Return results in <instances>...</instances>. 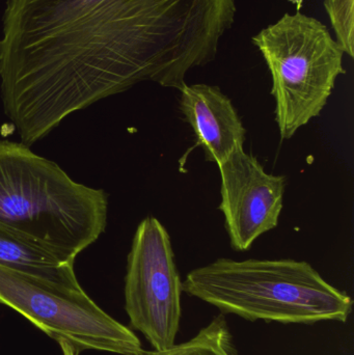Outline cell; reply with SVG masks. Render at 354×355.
<instances>
[{
    "label": "cell",
    "instance_id": "obj_1",
    "mask_svg": "<svg viewBox=\"0 0 354 355\" xmlns=\"http://www.w3.org/2000/svg\"><path fill=\"white\" fill-rule=\"evenodd\" d=\"M236 0H6L4 114L30 147L67 116L143 81L180 91L215 60Z\"/></svg>",
    "mask_w": 354,
    "mask_h": 355
},
{
    "label": "cell",
    "instance_id": "obj_2",
    "mask_svg": "<svg viewBox=\"0 0 354 355\" xmlns=\"http://www.w3.org/2000/svg\"><path fill=\"white\" fill-rule=\"evenodd\" d=\"M182 291L249 321L312 325L345 323L353 300L305 261L218 259L193 269Z\"/></svg>",
    "mask_w": 354,
    "mask_h": 355
},
{
    "label": "cell",
    "instance_id": "obj_3",
    "mask_svg": "<svg viewBox=\"0 0 354 355\" xmlns=\"http://www.w3.org/2000/svg\"><path fill=\"white\" fill-rule=\"evenodd\" d=\"M107 213L103 189L77 183L24 144L0 141V223L75 262L105 231Z\"/></svg>",
    "mask_w": 354,
    "mask_h": 355
},
{
    "label": "cell",
    "instance_id": "obj_4",
    "mask_svg": "<svg viewBox=\"0 0 354 355\" xmlns=\"http://www.w3.org/2000/svg\"><path fill=\"white\" fill-rule=\"evenodd\" d=\"M253 43L272 73L281 137L291 139L321 114L345 73L344 50L324 23L299 12L262 29Z\"/></svg>",
    "mask_w": 354,
    "mask_h": 355
},
{
    "label": "cell",
    "instance_id": "obj_5",
    "mask_svg": "<svg viewBox=\"0 0 354 355\" xmlns=\"http://www.w3.org/2000/svg\"><path fill=\"white\" fill-rule=\"evenodd\" d=\"M0 304L77 352L137 355L143 349L136 335L104 312L82 288L73 289L0 266Z\"/></svg>",
    "mask_w": 354,
    "mask_h": 355
},
{
    "label": "cell",
    "instance_id": "obj_6",
    "mask_svg": "<svg viewBox=\"0 0 354 355\" xmlns=\"http://www.w3.org/2000/svg\"><path fill=\"white\" fill-rule=\"evenodd\" d=\"M182 293L170 235L157 218L147 217L137 227L127 259L125 310L155 352L176 344Z\"/></svg>",
    "mask_w": 354,
    "mask_h": 355
},
{
    "label": "cell",
    "instance_id": "obj_7",
    "mask_svg": "<svg viewBox=\"0 0 354 355\" xmlns=\"http://www.w3.org/2000/svg\"><path fill=\"white\" fill-rule=\"evenodd\" d=\"M220 168V209L231 246L245 252L278 225L286 178L267 174L255 156L235 152Z\"/></svg>",
    "mask_w": 354,
    "mask_h": 355
},
{
    "label": "cell",
    "instance_id": "obj_8",
    "mask_svg": "<svg viewBox=\"0 0 354 355\" xmlns=\"http://www.w3.org/2000/svg\"><path fill=\"white\" fill-rule=\"evenodd\" d=\"M180 93L181 112L207 162L220 166L243 150L247 130L232 102L218 87L185 85Z\"/></svg>",
    "mask_w": 354,
    "mask_h": 355
},
{
    "label": "cell",
    "instance_id": "obj_9",
    "mask_svg": "<svg viewBox=\"0 0 354 355\" xmlns=\"http://www.w3.org/2000/svg\"><path fill=\"white\" fill-rule=\"evenodd\" d=\"M74 261L52 252L17 230L0 223V266L73 289H81Z\"/></svg>",
    "mask_w": 354,
    "mask_h": 355
},
{
    "label": "cell",
    "instance_id": "obj_10",
    "mask_svg": "<svg viewBox=\"0 0 354 355\" xmlns=\"http://www.w3.org/2000/svg\"><path fill=\"white\" fill-rule=\"evenodd\" d=\"M137 355H240L224 315L214 317L188 341L163 352L143 350Z\"/></svg>",
    "mask_w": 354,
    "mask_h": 355
},
{
    "label": "cell",
    "instance_id": "obj_11",
    "mask_svg": "<svg viewBox=\"0 0 354 355\" xmlns=\"http://www.w3.org/2000/svg\"><path fill=\"white\" fill-rule=\"evenodd\" d=\"M337 41L345 53L354 58V0H324Z\"/></svg>",
    "mask_w": 354,
    "mask_h": 355
},
{
    "label": "cell",
    "instance_id": "obj_12",
    "mask_svg": "<svg viewBox=\"0 0 354 355\" xmlns=\"http://www.w3.org/2000/svg\"><path fill=\"white\" fill-rule=\"evenodd\" d=\"M60 344V349H62V354L64 355H78L79 352H77L70 344L66 343V342L60 341L57 342Z\"/></svg>",
    "mask_w": 354,
    "mask_h": 355
}]
</instances>
